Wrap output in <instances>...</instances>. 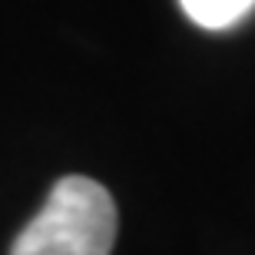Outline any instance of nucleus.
I'll list each match as a JSON object with an SVG mask.
<instances>
[{"instance_id":"1","label":"nucleus","mask_w":255,"mask_h":255,"mask_svg":"<svg viewBox=\"0 0 255 255\" xmlns=\"http://www.w3.org/2000/svg\"><path fill=\"white\" fill-rule=\"evenodd\" d=\"M116 226L120 216L106 186L90 176H63L13 239L10 255H110Z\"/></svg>"},{"instance_id":"2","label":"nucleus","mask_w":255,"mask_h":255,"mask_svg":"<svg viewBox=\"0 0 255 255\" xmlns=\"http://www.w3.org/2000/svg\"><path fill=\"white\" fill-rule=\"evenodd\" d=\"M186 17L206 30H226L246 17L255 0H179Z\"/></svg>"}]
</instances>
